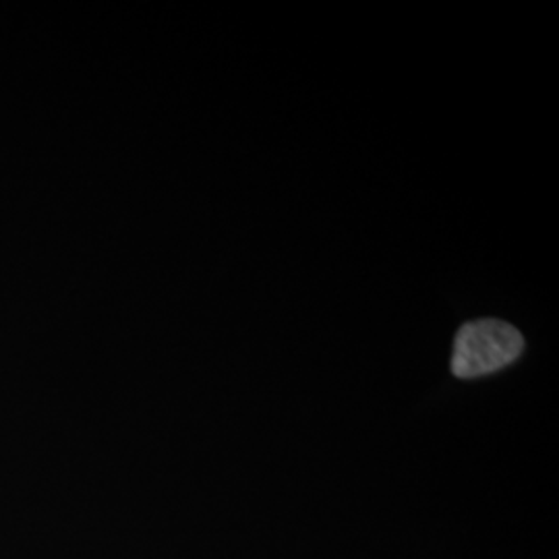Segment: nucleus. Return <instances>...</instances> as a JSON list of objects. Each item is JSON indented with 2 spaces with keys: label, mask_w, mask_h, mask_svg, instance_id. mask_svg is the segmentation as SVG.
<instances>
[{
  "label": "nucleus",
  "mask_w": 559,
  "mask_h": 559,
  "mask_svg": "<svg viewBox=\"0 0 559 559\" xmlns=\"http://www.w3.org/2000/svg\"><path fill=\"white\" fill-rule=\"evenodd\" d=\"M524 340L519 330L501 320L464 323L452 348V373L462 380L496 373L519 359Z\"/></svg>",
  "instance_id": "f257e3e1"
}]
</instances>
